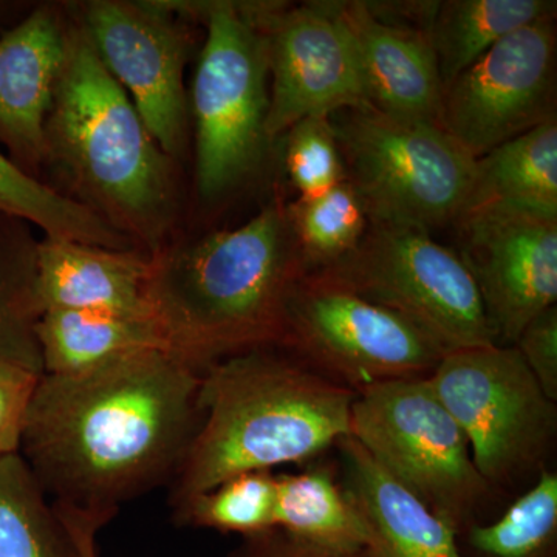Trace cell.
<instances>
[{
	"mask_svg": "<svg viewBox=\"0 0 557 557\" xmlns=\"http://www.w3.org/2000/svg\"><path fill=\"white\" fill-rule=\"evenodd\" d=\"M201 368L166 347L40 375L20 456L51 504L108 523L171 483L201 420Z\"/></svg>",
	"mask_w": 557,
	"mask_h": 557,
	"instance_id": "obj_1",
	"label": "cell"
},
{
	"mask_svg": "<svg viewBox=\"0 0 557 557\" xmlns=\"http://www.w3.org/2000/svg\"><path fill=\"white\" fill-rule=\"evenodd\" d=\"M285 207L234 230L150 256V317L164 347L203 369L287 336L293 289L306 276Z\"/></svg>",
	"mask_w": 557,
	"mask_h": 557,
	"instance_id": "obj_2",
	"label": "cell"
},
{
	"mask_svg": "<svg viewBox=\"0 0 557 557\" xmlns=\"http://www.w3.org/2000/svg\"><path fill=\"white\" fill-rule=\"evenodd\" d=\"M357 392L267 346L201 370V420L170 483L174 516L245 472L309 460L350 435Z\"/></svg>",
	"mask_w": 557,
	"mask_h": 557,
	"instance_id": "obj_3",
	"label": "cell"
},
{
	"mask_svg": "<svg viewBox=\"0 0 557 557\" xmlns=\"http://www.w3.org/2000/svg\"><path fill=\"white\" fill-rule=\"evenodd\" d=\"M46 161L60 166L79 203L152 256L164 248L177 189L171 159L83 28L67 53L46 123Z\"/></svg>",
	"mask_w": 557,
	"mask_h": 557,
	"instance_id": "obj_4",
	"label": "cell"
},
{
	"mask_svg": "<svg viewBox=\"0 0 557 557\" xmlns=\"http://www.w3.org/2000/svg\"><path fill=\"white\" fill-rule=\"evenodd\" d=\"M207 24L189 94L200 196L219 199L251 177L271 145L269 51L259 24L263 3L170 2Z\"/></svg>",
	"mask_w": 557,
	"mask_h": 557,
	"instance_id": "obj_5",
	"label": "cell"
},
{
	"mask_svg": "<svg viewBox=\"0 0 557 557\" xmlns=\"http://www.w3.org/2000/svg\"><path fill=\"white\" fill-rule=\"evenodd\" d=\"M346 182L369 223L432 233L467 208L475 160L437 124L394 119L359 106L329 116Z\"/></svg>",
	"mask_w": 557,
	"mask_h": 557,
	"instance_id": "obj_6",
	"label": "cell"
},
{
	"mask_svg": "<svg viewBox=\"0 0 557 557\" xmlns=\"http://www.w3.org/2000/svg\"><path fill=\"white\" fill-rule=\"evenodd\" d=\"M314 274L401 314L445 354L497 344L474 277L428 231L369 223L354 251Z\"/></svg>",
	"mask_w": 557,
	"mask_h": 557,
	"instance_id": "obj_7",
	"label": "cell"
},
{
	"mask_svg": "<svg viewBox=\"0 0 557 557\" xmlns=\"http://www.w3.org/2000/svg\"><path fill=\"white\" fill-rule=\"evenodd\" d=\"M350 437L454 527L486 491L467 437L428 376L379 381L358 388Z\"/></svg>",
	"mask_w": 557,
	"mask_h": 557,
	"instance_id": "obj_8",
	"label": "cell"
},
{
	"mask_svg": "<svg viewBox=\"0 0 557 557\" xmlns=\"http://www.w3.org/2000/svg\"><path fill=\"white\" fill-rule=\"evenodd\" d=\"M428 380L467 437L486 483L525 467L552 437L555 403L515 346L449 351Z\"/></svg>",
	"mask_w": 557,
	"mask_h": 557,
	"instance_id": "obj_9",
	"label": "cell"
},
{
	"mask_svg": "<svg viewBox=\"0 0 557 557\" xmlns=\"http://www.w3.org/2000/svg\"><path fill=\"white\" fill-rule=\"evenodd\" d=\"M182 20L164 0H95L81 20L102 65L171 160L186 148L190 116L185 87L190 39Z\"/></svg>",
	"mask_w": 557,
	"mask_h": 557,
	"instance_id": "obj_10",
	"label": "cell"
},
{
	"mask_svg": "<svg viewBox=\"0 0 557 557\" xmlns=\"http://www.w3.org/2000/svg\"><path fill=\"white\" fill-rule=\"evenodd\" d=\"M556 54L555 17L511 33L446 87L440 127L478 160L556 120Z\"/></svg>",
	"mask_w": 557,
	"mask_h": 557,
	"instance_id": "obj_11",
	"label": "cell"
},
{
	"mask_svg": "<svg viewBox=\"0 0 557 557\" xmlns=\"http://www.w3.org/2000/svg\"><path fill=\"white\" fill-rule=\"evenodd\" d=\"M285 341L298 344L358 388L423 376L446 355L401 314L309 273L288 300Z\"/></svg>",
	"mask_w": 557,
	"mask_h": 557,
	"instance_id": "obj_12",
	"label": "cell"
},
{
	"mask_svg": "<svg viewBox=\"0 0 557 557\" xmlns=\"http://www.w3.org/2000/svg\"><path fill=\"white\" fill-rule=\"evenodd\" d=\"M259 24L269 51L271 143L299 121L368 106L357 51L335 2L263 3Z\"/></svg>",
	"mask_w": 557,
	"mask_h": 557,
	"instance_id": "obj_13",
	"label": "cell"
},
{
	"mask_svg": "<svg viewBox=\"0 0 557 557\" xmlns=\"http://www.w3.org/2000/svg\"><path fill=\"white\" fill-rule=\"evenodd\" d=\"M454 226L496 343L515 346L534 318L556 306L557 218L486 205L468 209Z\"/></svg>",
	"mask_w": 557,
	"mask_h": 557,
	"instance_id": "obj_14",
	"label": "cell"
},
{
	"mask_svg": "<svg viewBox=\"0 0 557 557\" xmlns=\"http://www.w3.org/2000/svg\"><path fill=\"white\" fill-rule=\"evenodd\" d=\"M69 30L57 11L38 7L0 33V146L35 177L46 163V123Z\"/></svg>",
	"mask_w": 557,
	"mask_h": 557,
	"instance_id": "obj_15",
	"label": "cell"
},
{
	"mask_svg": "<svg viewBox=\"0 0 557 557\" xmlns=\"http://www.w3.org/2000/svg\"><path fill=\"white\" fill-rule=\"evenodd\" d=\"M350 33L370 108L394 119L437 124L443 87L428 32L376 16L368 2H335Z\"/></svg>",
	"mask_w": 557,
	"mask_h": 557,
	"instance_id": "obj_16",
	"label": "cell"
},
{
	"mask_svg": "<svg viewBox=\"0 0 557 557\" xmlns=\"http://www.w3.org/2000/svg\"><path fill=\"white\" fill-rule=\"evenodd\" d=\"M150 256L42 237L38 244V295L46 310H84L149 318Z\"/></svg>",
	"mask_w": 557,
	"mask_h": 557,
	"instance_id": "obj_17",
	"label": "cell"
},
{
	"mask_svg": "<svg viewBox=\"0 0 557 557\" xmlns=\"http://www.w3.org/2000/svg\"><path fill=\"white\" fill-rule=\"evenodd\" d=\"M347 493L368 531L364 557H465L457 527L373 460L357 440H341Z\"/></svg>",
	"mask_w": 557,
	"mask_h": 557,
	"instance_id": "obj_18",
	"label": "cell"
},
{
	"mask_svg": "<svg viewBox=\"0 0 557 557\" xmlns=\"http://www.w3.org/2000/svg\"><path fill=\"white\" fill-rule=\"evenodd\" d=\"M42 375H78L149 347H164L156 322L84 310H46L38 322Z\"/></svg>",
	"mask_w": 557,
	"mask_h": 557,
	"instance_id": "obj_19",
	"label": "cell"
},
{
	"mask_svg": "<svg viewBox=\"0 0 557 557\" xmlns=\"http://www.w3.org/2000/svg\"><path fill=\"white\" fill-rule=\"evenodd\" d=\"M500 205L557 218V119L480 157L468 209Z\"/></svg>",
	"mask_w": 557,
	"mask_h": 557,
	"instance_id": "obj_20",
	"label": "cell"
},
{
	"mask_svg": "<svg viewBox=\"0 0 557 557\" xmlns=\"http://www.w3.org/2000/svg\"><path fill=\"white\" fill-rule=\"evenodd\" d=\"M274 528L336 557H364L368 545L358 508L325 469L277 475Z\"/></svg>",
	"mask_w": 557,
	"mask_h": 557,
	"instance_id": "obj_21",
	"label": "cell"
},
{
	"mask_svg": "<svg viewBox=\"0 0 557 557\" xmlns=\"http://www.w3.org/2000/svg\"><path fill=\"white\" fill-rule=\"evenodd\" d=\"M556 17L552 0H446L435 2L428 36L443 87L511 33Z\"/></svg>",
	"mask_w": 557,
	"mask_h": 557,
	"instance_id": "obj_22",
	"label": "cell"
},
{
	"mask_svg": "<svg viewBox=\"0 0 557 557\" xmlns=\"http://www.w3.org/2000/svg\"><path fill=\"white\" fill-rule=\"evenodd\" d=\"M38 244L30 223L0 212V364L42 375Z\"/></svg>",
	"mask_w": 557,
	"mask_h": 557,
	"instance_id": "obj_23",
	"label": "cell"
},
{
	"mask_svg": "<svg viewBox=\"0 0 557 557\" xmlns=\"http://www.w3.org/2000/svg\"><path fill=\"white\" fill-rule=\"evenodd\" d=\"M0 557H83L75 528L20 453L0 460Z\"/></svg>",
	"mask_w": 557,
	"mask_h": 557,
	"instance_id": "obj_24",
	"label": "cell"
},
{
	"mask_svg": "<svg viewBox=\"0 0 557 557\" xmlns=\"http://www.w3.org/2000/svg\"><path fill=\"white\" fill-rule=\"evenodd\" d=\"M0 212L25 220L44 237L110 249H137L131 239L73 197L22 171L0 150Z\"/></svg>",
	"mask_w": 557,
	"mask_h": 557,
	"instance_id": "obj_25",
	"label": "cell"
},
{
	"mask_svg": "<svg viewBox=\"0 0 557 557\" xmlns=\"http://www.w3.org/2000/svg\"><path fill=\"white\" fill-rule=\"evenodd\" d=\"M306 270H324L346 258L369 226L364 205L347 182L285 207Z\"/></svg>",
	"mask_w": 557,
	"mask_h": 557,
	"instance_id": "obj_26",
	"label": "cell"
},
{
	"mask_svg": "<svg viewBox=\"0 0 557 557\" xmlns=\"http://www.w3.org/2000/svg\"><path fill=\"white\" fill-rule=\"evenodd\" d=\"M276 475L245 472L201 494L175 515L183 525L252 537L274 530Z\"/></svg>",
	"mask_w": 557,
	"mask_h": 557,
	"instance_id": "obj_27",
	"label": "cell"
},
{
	"mask_svg": "<svg viewBox=\"0 0 557 557\" xmlns=\"http://www.w3.org/2000/svg\"><path fill=\"white\" fill-rule=\"evenodd\" d=\"M557 527V478L544 472L497 522L474 527L469 544L482 557H537Z\"/></svg>",
	"mask_w": 557,
	"mask_h": 557,
	"instance_id": "obj_28",
	"label": "cell"
},
{
	"mask_svg": "<svg viewBox=\"0 0 557 557\" xmlns=\"http://www.w3.org/2000/svg\"><path fill=\"white\" fill-rule=\"evenodd\" d=\"M285 170L299 197H313L346 182L338 139L329 119L299 121L285 134Z\"/></svg>",
	"mask_w": 557,
	"mask_h": 557,
	"instance_id": "obj_29",
	"label": "cell"
},
{
	"mask_svg": "<svg viewBox=\"0 0 557 557\" xmlns=\"http://www.w3.org/2000/svg\"><path fill=\"white\" fill-rule=\"evenodd\" d=\"M39 373L0 364V460L20 453L22 429Z\"/></svg>",
	"mask_w": 557,
	"mask_h": 557,
	"instance_id": "obj_30",
	"label": "cell"
},
{
	"mask_svg": "<svg viewBox=\"0 0 557 557\" xmlns=\"http://www.w3.org/2000/svg\"><path fill=\"white\" fill-rule=\"evenodd\" d=\"M515 347L539 386L553 403L557 399V307L534 318L520 333Z\"/></svg>",
	"mask_w": 557,
	"mask_h": 557,
	"instance_id": "obj_31",
	"label": "cell"
},
{
	"mask_svg": "<svg viewBox=\"0 0 557 557\" xmlns=\"http://www.w3.org/2000/svg\"><path fill=\"white\" fill-rule=\"evenodd\" d=\"M251 544L237 557H336L293 541L287 534L276 530L252 536Z\"/></svg>",
	"mask_w": 557,
	"mask_h": 557,
	"instance_id": "obj_32",
	"label": "cell"
},
{
	"mask_svg": "<svg viewBox=\"0 0 557 557\" xmlns=\"http://www.w3.org/2000/svg\"><path fill=\"white\" fill-rule=\"evenodd\" d=\"M65 518L75 528L78 534L81 549H83V557H100L98 555L97 536L98 531L101 530V523L97 520L84 518V516L75 515V512H65Z\"/></svg>",
	"mask_w": 557,
	"mask_h": 557,
	"instance_id": "obj_33",
	"label": "cell"
},
{
	"mask_svg": "<svg viewBox=\"0 0 557 557\" xmlns=\"http://www.w3.org/2000/svg\"><path fill=\"white\" fill-rule=\"evenodd\" d=\"M0 10H2V7H0Z\"/></svg>",
	"mask_w": 557,
	"mask_h": 557,
	"instance_id": "obj_34",
	"label": "cell"
}]
</instances>
